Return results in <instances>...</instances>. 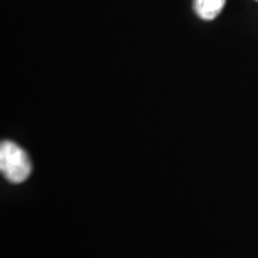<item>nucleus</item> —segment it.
I'll return each instance as SVG.
<instances>
[{
    "label": "nucleus",
    "instance_id": "f257e3e1",
    "mask_svg": "<svg viewBox=\"0 0 258 258\" xmlns=\"http://www.w3.org/2000/svg\"><path fill=\"white\" fill-rule=\"evenodd\" d=\"M0 171L14 184H21L28 179L32 171L28 154L14 141L4 140L0 145Z\"/></svg>",
    "mask_w": 258,
    "mask_h": 258
},
{
    "label": "nucleus",
    "instance_id": "f03ea898",
    "mask_svg": "<svg viewBox=\"0 0 258 258\" xmlns=\"http://www.w3.org/2000/svg\"><path fill=\"white\" fill-rule=\"evenodd\" d=\"M225 4L226 0H194V10L200 18L212 21L218 17Z\"/></svg>",
    "mask_w": 258,
    "mask_h": 258
},
{
    "label": "nucleus",
    "instance_id": "7ed1b4c3",
    "mask_svg": "<svg viewBox=\"0 0 258 258\" xmlns=\"http://www.w3.org/2000/svg\"><path fill=\"white\" fill-rule=\"evenodd\" d=\"M257 2H258V0H257Z\"/></svg>",
    "mask_w": 258,
    "mask_h": 258
}]
</instances>
